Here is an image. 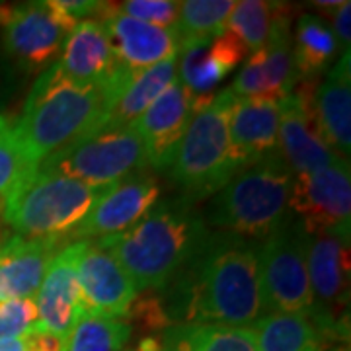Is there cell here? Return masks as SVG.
I'll return each mask as SVG.
<instances>
[{
	"instance_id": "6da1fadb",
	"label": "cell",
	"mask_w": 351,
	"mask_h": 351,
	"mask_svg": "<svg viewBox=\"0 0 351 351\" xmlns=\"http://www.w3.org/2000/svg\"><path fill=\"white\" fill-rule=\"evenodd\" d=\"M260 244L209 232L184 269L160 291L172 324L244 326L265 311L258 263Z\"/></svg>"
},
{
	"instance_id": "7a4b0ae2",
	"label": "cell",
	"mask_w": 351,
	"mask_h": 351,
	"mask_svg": "<svg viewBox=\"0 0 351 351\" xmlns=\"http://www.w3.org/2000/svg\"><path fill=\"white\" fill-rule=\"evenodd\" d=\"M108 108L106 88L75 82L59 63H53L29 90L12 123L14 137L25 158L38 166L101 129L108 121Z\"/></svg>"
},
{
	"instance_id": "3957f363",
	"label": "cell",
	"mask_w": 351,
	"mask_h": 351,
	"mask_svg": "<svg viewBox=\"0 0 351 351\" xmlns=\"http://www.w3.org/2000/svg\"><path fill=\"white\" fill-rule=\"evenodd\" d=\"M209 237V228L186 199L156 203L129 230L94 240L133 279L137 291H162Z\"/></svg>"
},
{
	"instance_id": "277c9868",
	"label": "cell",
	"mask_w": 351,
	"mask_h": 351,
	"mask_svg": "<svg viewBox=\"0 0 351 351\" xmlns=\"http://www.w3.org/2000/svg\"><path fill=\"white\" fill-rule=\"evenodd\" d=\"M234 101L237 96L230 88L207 100H195V112L168 168L170 178L182 189V199L188 203L219 193L244 170L230 141Z\"/></svg>"
},
{
	"instance_id": "5b68a950",
	"label": "cell",
	"mask_w": 351,
	"mask_h": 351,
	"mask_svg": "<svg viewBox=\"0 0 351 351\" xmlns=\"http://www.w3.org/2000/svg\"><path fill=\"white\" fill-rule=\"evenodd\" d=\"M108 188H94L36 166L10 193L2 209L4 223L24 239L71 244Z\"/></svg>"
},
{
	"instance_id": "8992f818",
	"label": "cell",
	"mask_w": 351,
	"mask_h": 351,
	"mask_svg": "<svg viewBox=\"0 0 351 351\" xmlns=\"http://www.w3.org/2000/svg\"><path fill=\"white\" fill-rule=\"evenodd\" d=\"M293 172L281 156L248 166L215 195L209 221L219 232L246 240L267 239L287 219Z\"/></svg>"
},
{
	"instance_id": "52a82bcc",
	"label": "cell",
	"mask_w": 351,
	"mask_h": 351,
	"mask_svg": "<svg viewBox=\"0 0 351 351\" xmlns=\"http://www.w3.org/2000/svg\"><path fill=\"white\" fill-rule=\"evenodd\" d=\"M143 166L145 151L135 125H104L38 164L39 170L66 176L94 188H108Z\"/></svg>"
},
{
	"instance_id": "ba28073f",
	"label": "cell",
	"mask_w": 351,
	"mask_h": 351,
	"mask_svg": "<svg viewBox=\"0 0 351 351\" xmlns=\"http://www.w3.org/2000/svg\"><path fill=\"white\" fill-rule=\"evenodd\" d=\"M306 239L299 221L289 215L263 239L258 252L262 295L267 313L313 316V289L306 267Z\"/></svg>"
},
{
	"instance_id": "9c48e42d",
	"label": "cell",
	"mask_w": 351,
	"mask_h": 351,
	"mask_svg": "<svg viewBox=\"0 0 351 351\" xmlns=\"http://www.w3.org/2000/svg\"><path fill=\"white\" fill-rule=\"evenodd\" d=\"M2 49L18 69L43 73L59 61V55L75 22L66 18L53 0L0 4Z\"/></svg>"
},
{
	"instance_id": "30bf717a",
	"label": "cell",
	"mask_w": 351,
	"mask_h": 351,
	"mask_svg": "<svg viewBox=\"0 0 351 351\" xmlns=\"http://www.w3.org/2000/svg\"><path fill=\"white\" fill-rule=\"evenodd\" d=\"M289 213L299 221L308 237L336 234L350 240V160L338 158L336 162L328 164L324 168L293 174Z\"/></svg>"
},
{
	"instance_id": "8fae6325",
	"label": "cell",
	"mask_w": 351,
	"mask_h": 351,
	"mask_svg": "<svg viewBox=\"0 0 351 351\" xmlns=\"http://www.w3.org/2000/svg\"><path fill=\"white\" fill-rule=\"evenodd\" d=\"M306 267L314 302L311 320L332 343H341L350 326V240L336 234L308 237Z\"/></svg>"
},
{
	"instance_id": "7c38bea8",
	"label": "cell",
	"mask_w": 351,
	"mask_h": 351,
	"mask_svg": "<svg viewBox=\"0 0 351 351\" xmlns=\"http://www.w3.org/2000/svg\"><path fill=\"white\" fill-rule=\"evenodd\" d=\"M318 80H299L279 101V156L293 174L311 172L336 162L339 156L320 137L313 113Z\"/></svg>"
},
{
	"instance_id": "4fadbf2b",
	"label": "cell",
	"mask_w": 351,
	"mask_h": 351,
	"mask_svg": "<svg viewBox=\"0 0 351 351\" xmlns=\"http://www.w3.org/2000/svg\"><path fill=\"white\" fill-rule=\"evenodd\" d=\"M160 199V186L149 174L127 176L106 189L86 221L75 232L73 242L117 237L135 226Z\"/></svg>"
},
{
	"instance_id": "5bb4252c",
	"label": "cell",
	"mask_w": 351,
	"mask_h": 351,
	"mask_svg": "<svg viewBox=\"0 0 351 351\" xmlns=\"http://www.w3.org/2000/svg\"><path fill=\"white\" fill-rule=\"evenodd\" d=\"M96 20L104 25L117 61L129 71H145L176 59L180 53L176 29H164L129 18L117 8V2H101Z\"/></svg>"
},
{
	"instance_id": "9a60e30c",
	"label": "cell",
	"mask_w": 351,
	"mask_h": 351,
	"mask_svg": "<svg viewBox=\"0 0 351 351\" xmlns=\"http://www.w3.org/2000/svg\"><path fill=\"white\" fill-rule=\"evenodd\" d=\"M195 112V96L176 80L135 123L143 151L145 164L164 172L174 162L176 151L184 138L191 115Z\"/></svg>"
},
{
	"instance_id": "2e32d148",
	"label": "cell",
	"mask_w": 351,
	"mask_h": 351,
	"mask_svg": "<svg viewBox=\"0 0 351 351\" xmlns=\"http://www.w3.org/2000/svg\"><path fill=\"white\" fill-rule=\"evenodd\" d=\"M86 246L78 262L80 311L110 318H125L137 297L133 279L108 250L84 240Z\"/></svg>"
},
{
	"instance_id": "e0dca14e",
	"label": "cell",
	"mask_w": 351,
	"mask_h": 351,
	"mask_svg": "<svg viewBox=\"0 0 351 351\" xmlns=\"http://www.w3.org/2000/svg\"><path fill=\"white\" fill-rule=\"evenodd\" d=\"M86 242H71L51 260L45 277L36 295L38 326L69 339L71 330L80 316L78 262Z\"/></svg>"
},
{
	"instance_id": "ac0fdd59",
	"label": "cell",
	"mask_w": 351,
	"mask_h": 351,
	"mask_svg": "<svg viewBox=\"0 0 351 351\" xmlns=\"http://www.w3.org/2000/svg\"><path fill=\"white\" fill-rule=\"evenodd\" d=\"M299 75L293 63L291 22L279 25L269 43L250 53L242 64L230 92L237 98H263L281 101L293 92Z\"/></svg>"
},
{
	"instance_id": "d6986e66",
	"label": "cell",
	"mask_w": 351,
	"mask_h": 351,
	"mask_svg": "<svg viewBox=\"0 0 351 351\" xmlns=\"http://www.w3.org/2000/svg\"><path fill=\"white\" fill-rule=\"evenodd\" d=\"M178 80L195 98L213 96L215 86L223 82L248 55L240 41L228 32L213 38L197 39L180 45Z\"/></svg>"
},
{
	"instance_id": "ffe728a7",
	"label": "cell",
	"mask_w": 351,
	"mask_h": 351,
	"mask_svg": "<svg viewBox=\"0 0 351 351\" xmlns=\"http://www.w3.org/2000/svg\"><path fill=\"white\" fill-rule=\"evenodd\" d=\"M63 248L55 240L24 239L12 234L0 242V304L34 299L51 260Z\"/></svg>"
},
{
	"instance_id": "44dd1931",
	"label": "cell",
	"mask_w": 351,
	"mask_h": 351,
	"mask_svg": "<svg viewBox=\"0 0 351 351\" xmlns=\"http://www.w3.org/2000/svg\"><path fill=\"white\" fill-rule=\"evenodd\" d=\"M57 63L71 80L94 86H106L123 69L96 18L80 20L71 29Z\"/></svg>"
},
{
	"instance_id": "7402d4cb",
	"label": "cell",
	"mask_w": 351,
	"mask_h": 351,
	"mask_svg": "<svg viewBox=\"0 0 351 351\" xmlns=\"http://www.w3.org/2000/svg\"><path fill=\"white\" fill-rule=\"evenodd\" d=\"M279 101L237 98L230 113V141L239 160L248 166L279 156Z\"/></svg>"
},
{
	"instance_id": "603a6c76",
	"label": "cell",
	"mask_w": 351,
	"mask_h": 351,
	"mask_svg": "<svg viewBox=\"0 0 351 351\" xmlns=\"http://www.w3.org/2000/svg\"><path fill=\"white\" fill-rule=\"evenodd\" d=\"M350 51H346L326 80L316 86L313 113L320 137L339 158L351 151V69Z\"/></svg>"
},
{
	"instance_id": "cb8c5ba5",
	"label": "cell",
	"mask_w": 351,
	"mask_h": 351,
	"mask_svg": "<svg viewBox=\"0 0 351 351\" xmlns=\"http://www.w3.org/2000/svg\"><path fill=\"white\" fill-rule=\"evenodd\" d=\"M178 80V57L137 71L127 78L108 110V127L135 125L138 117Z\"/></svg>"
},
{
	"instance_id": "d4e9b609",
	"label": "cell",
	"mask_w": 351,
	"mask_h": 351,
	"mask_svg": "<svg viewBox=\"0 0 351 351\" xmlns=\"http://www.w3.org/2000/svg\"><path fill=\"white\" fill-rule=\"evenodd\" d=\"M258 351H332V341L308 316L267 313L254 322Z\"/></svg>"
},
{
	"instance_id": "484cf974",
	"label": "cell",
	"mask_w": 351,
	"mask_h": 351,
	"mask_svg": "<svg viewBox=\"0 0 351 351\" xmlns=\"http://www.w3.org/2000/svg\"><path fill=\"white\" fill-rule=\"evenodd\" d=\"M156 351H258L252 328L223 324H172Z\"/></svg>"
},
{
	"instance_id": "4316f807",
	"label": "cell",
	"mask_w": 351,
	"mask_h": 351,
	"mask_svg": "<svg viewBox=\"0 0 351 351\" xmlns=\"http://www.w3.org/2000/svg\"><path fill=\"white\" fill-rule=\"evenodd\" d=\"M295 8L287 2L242 0L226 20V32L239 39L246 53H256L269 43L279 25L293 22Z\"/></svg>"
},
{
	"instance_id": "83f0119b",
	"label": "cell",
	"mask_w": 351,
	"mask_h": 351,
	"mask_svg": "<svg viewBox=\"0 0 351 351\" xmlns=\"http://www.w3.org/2000/svg\"><path fill=\"white\" fill-rule=\"evenodd\" d=\"M339 43L330 25L313 14H302L293 38V63L299 80H318L338 57Z\"/></svg>"
},
{
	"instance_id": "f1b7e54d",
	"label": "cell",
	"mask_w": 351,
	"mask_h": 351,
	"mask_svg": "<svg viewBox=\"0 0 351 351\" xmlns=\"http://www.w3.org/2000/svg\"><path fill=\"white\" fill-rule=\"evenodd\" d=\"M133 334L125 318L80 313L66 339V351H123Z\"/></svg>"
},
{
	"instance_id": "f546056e",
	"label": "cell",
	"mask_w": 351,
	"mask_h": 351,
	"mask_svg": "<svg viewBox=\"0 0 351 351\" xmlns=\"http://www.w3.org/2000/svg\"><path fill=\"white\" fill-rule=\"evenodd\" d=\"M237 2L232 0H188L180 4V16L176 34L180 45L213 38L226 32V20L232 14Z\"/></svg>"
},
{
	"instance_id": "4dcf8cb0",
	"label": "cell",
	"mask_w": 351,
	"mask_h": 351,
	"mask_svg": "<svg viewBox=\"0 0 351 351\" xmlns=\"http://www.w3.org/2000/svg\"><path fill=\"white\" fill-rule=\"evenodd\" d=\"M36 166L29 162L14 137L12 121L0 115V213L16 186Z\"/></svg>"
},
{
	"instance_id": "1f68e13d",
	"label": "cell",
	"mask_w": 351,
	"mask_h": 351,
	"mask_svg": "<svg viewBox=\"0 0 351 351\" xmlns=\"http://www.w3.org/2000/svg\"><path fill=\"white\" fill-rule=\"evenodd\" d=\"M180 4L182 2L176 0H127L117 2V8L138 22L164 29H174L180 16Z\"/></svg>"
},
{
	"instance_id": "d6a6232c",
	"label": "cell",
	"mask_w": 351,
	"mask_h": 351,
	"mask_svg": "<svg viewBox=\"0 0 351 351\" xmlns=\"http://www.w3.org/2000/svg\"><path fill=\"white\" fill-rule=\"evenodd\" d=\"M125 320L129 324L137 322L145 330V334H158L172 326L162 297L156 295V291H143L141 297H135V301L129 306Z\"/></svg>"
},
{
	"instance_id": "836d02e7",
	"label": "cell",
	"mask_w": 351,
	"mask_h": 351,
	"mask_svg": "<svg viewBox=\"0 0 351 351\" xmlns=\"http://www.w3.org/2000/svg\"><path fill=\"white\" fill-rule=\"evenodd\" d=\"M34 326H38V306L34 299L0 304V341L22 338Z\"/></svg>"
},
{
	"instance_id": "e575fe53",
	"label": "cell",
	"mask_w": 351,
	"mask_h": 351,
	"mask_svg": "<svg viewBox=\"0 0 351 351\" xmlns=\"http://www.w3.org/2000/svg\"><path fill=\"white\" fill-rule=\"evenodd\" d=\"M22 341L25 351H66V339L39 326L24 334Z\"/></svg>"
},
{
	"instance_id": "d590c367",
	"label": "cell",
	"mask_w": 351,
	"mask_h": 351,
	"mask_svg": "<svg viewBox=\"0 0 351 351\" xmlns=\"http://www.w3.org/2000/svg\"><path fill=\"white\" fill-rule=\"evenodd\" d=\"M53 2L75 24H78L80 20H86L88 16H96L101 4L96 0H53Z\"/></svg>"
},
{
	"instance_id": "8d00e7d4",
	"label": "cell",
	"mask_w": 351,
	"mask_h": 351,
	"mask_svg": "<svg viewBox=\"0 0 351 351\" xmlns=\"http://www.w3.org/2000/svg\"><path fill=\"white\" fill-rule=\"evenodd\" d=\"M351 2H341V6L332 12V32L338 39L339 47L346 45V51H350L351 43Z\"/></svg>"
},
{
	"instance_id": "74e56055",
	"label": "cell",
	"mask_w": 351,
	"mask_h": 351,
	"mask_svg": "<svg viewBox=\"0 0 351 351\" xmlns=\"http://www.w3.org/2000/svg\"><path fill=\"white\" fill-rule=\"evenodd\" d=\"M313 6L322 12H334L336 8L341 6V0H314Z\"/></svg>"
},
{
	"instance_id": "f35d334b",
	"label": "cell",
	"mask_w": 351,
	"mask_h": 351,
	"mask_svg": "<svg viewBox=\"0 0 351 351\" xmlns=\"http://www.w3.org/2000/svg\"><path fill=\"white\" fill-rule=\"evenodd\" d=\"M0 351H25L24 341L22 338L4 339V341H0Z\"/></svg>"
},
{
	"instance_id": "ab89813d",
	"label": "cell",
	"mask_w": 351,
	"mask_h": 351,
	"mask_svg": "<svg viewBox=\"0 0 351 351\" xmlns=\"http://www.w3.org/2000/svg\"><path fill=\"white\" fill-rule=\"evenodd\" d=\"M6 98H8V80H6V76L0 69V115H2V108L6 104Z\"/></svg>"
}]
</instances>
